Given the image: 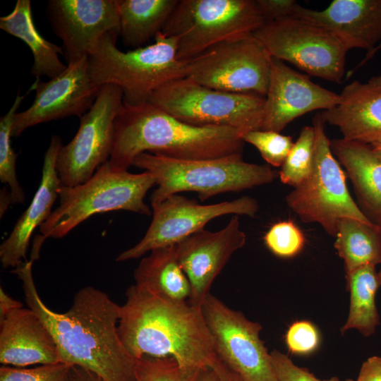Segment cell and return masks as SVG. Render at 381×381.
I'll return each instance as SVG.
<instances>
[{
  "instance_id": "d6986e66",
  "label": "cell",
  "mask_w": 381,
  "mask_h": 381,
  "mask_svg": "<svg viewBox=\"0 0 381 381\" xmlns=\"http://www.w3.org/2000/svg\"><path fill=\"white\" fill-rule=\"evenodd\" d=\"M292 16L325 28L347 51L357 48L370 52L381 41V0H334L321 11L298 4Z\"/></svg>"
},
{
  "instance_id": "277c9868",
  "label": "cell",
  "mask_w": 381,
  "mask_h": 381,
  "mask_svg": "<svg viewBox=\"0 0 381 381\" xmlns=\"http://www.w3.org/2000/svg\"><path fill=\"white\" fill-rule=\"evenodd\" d=\"M117 34H106L88 57L90 73L98 86L114 85L123 95V104L138 106L166 83L186 77V61L177 58V38L159 32L152 44L122 52Z\"/></svg>"
},
{
  "instance_id": "4fadbf2b",
  "label": "cell",
  "mask_w": 381,
  "mask_h": 381,
  "mask_svg": "<svg viewBox=\"0 0 381 381\" xmlns=\"http://www.w3.org/2000/svg\"><path fill=\"white\" fill-rule=\"evenodd\" d=\"M218 358L243 381H278L262 326L211 294L200 307Z\"/></svg>"
},
{
  "instance_id": "60d3db41",
  "label": "cell",
  "mask_w": 381,
  "mask_h": 381,
  "mask_svg": "<svg viewBox=\"0 0 381 381\" xmlns=\"http://www.w3.org/2000/svg\"><path fill=\"white\" fill-rule=\"evenodd\" d=\"M212 368L217 373L220 381H243L236 373L226 367L219 358L214 362Z\"/></svg>"
},
{
  "instance_id": "7a4b0ae2",
  "label": "cell",
  "mask_w": 381,
  "mask_h": 381,
  "mask_svg": "<svg viewBox=\"0 0 381 381\" xmlns=\"http://www.w3.org/2000/svg\"><path fill=\"white\" fill-rule=\"evenodd\" d=\"M126 295L118 332L135 359L172 358L185 368H212L218 357L200 308L160 298L135 284Z\"/></svg>"
},
{
  "instance_id": "f546056e",
  "label": "cell",
  "mask_w": 381,
  "mask_h": 381,
  "mask_svg": "<svg viewBox=\"0 0 381 381\" xmlns=\"http://www.w3.org/2000/svg\"><path fill=\"white\" fill-rule=\"evenodd\" d=\"M315 149L313 126H304L279 171L280 181L296 188L311 174Z\"/></svg>"
},
{
  "instance_id": "f35d334b",
  "label": "cell",
  "mask_w": 381,
  "mask_h": 381,
  "mask_svg": "<svg viewBox=\"0 0 381 381\" xmlns=\"http://www.w3.org/2000/svg\"><path fill=\"white\" fill-rule=\"evenodd\" d=\"M21 302L11 298L2 287L0 288V322L13 310L23 308Z\"/></svg>"
},
{
  "instance_id": "c3c4849f",
  "label": "cell",
  "mask_w": 381,
  "mask_h": 381,
  "mask_svg": "<svg viewBox=\"0 0 381 381\" xmlns=\"http://www.w3.org/2000/svg\"><path fill=\"white\" fill-rule=\"evenodd\" d=\"M377 277L380 286H381V270L377 272Z\"/></svg>"
},
{
  "instance_id": "603a6c76",
  "label": "cell",
  "mask_w": 381,
  "mask_h": 381,
  "mask_svg": "<svg viewBox=\"0 0 381 381\" xmlns=\"http://www.w3.org/2000/svg\"><path fill=\"white\" fill-rule=\"evenodd\" d=\"M332 153L345 168L358 205L375 224L381 222V160L368 145L341 139L330 140Z\"/></svg>"
},
{
  "instance_id": "d590c367",
  "label": "cell",
  "mask_w": 381,
  "mask_h": 381,
  "mask_svg": "<svg viewBox=\"0 0 381 381\" xmlns=\"http://www.w3.org/2000/svg\"><path fill=\"white\" fill-rule=\"evenodd\" d=\"M270 356L278 381H322L277 350H273Z\"/></svg>"
},
{
  "instance_id": "8fae6325",
  "label": "cell",
  "mask_w": 381,
  "mask_h": 381,
  "mask_svg": "<svg viewBox=\"0 0 381 381\" xmlns=\"http://www.w3.org/2000/svg\"><path fill=\"white\" fill-rule=\"evenodd\" d=\"M253 35L272 58L330 82L341 83L344 78L347 49L313 22L290 16L265 23Z\"/></svg>"
},
{
  "instance_id": "8d00e7d4",
  "label": "cell",
  "mask_w": 381,
  "mask_h": 381,
  "mask_svg": "<svg viewBox=\"0 0 381 381\" xmlns=\"http://www.w3.org/2000/svg\"><path fill=\"white\" fill-rule=\"evenodd\" d=\"M265 23L292 16L298 3L294 0H256Z\"/></svg>"
},
{
  "instance_id": "e575fe53",
  "label": "cell",
  "mask_w": 381,
  "mask_h": 381,
  "mask_svg": "<svg viewBox=\"0 0 381 381\" xmlns=\"http://www.w3.org/2000/svg\"><path fill=\"white\" fill-rule=\"evenodd\" d=\"M285 339L292 353L308 354L317 349L319 344V334L311 322L298 321L289 327Z\"/></svg>"
},
{
  "instance_id": "ffe728a7",
  "label": "cell",
  "mask_w": 381,
  "mask_h": 381,
  "mask_svg": "<svg viewBox=\"0 0 381 381\" xmlns=\"http://www.w3.org/2000/svg\"><path fill=\"white\" fill-rule=\"evenodd\" d=\"M339 97L338 104L320 112L325 123L338 127L345 140L370 146L381 143V74L351 82Z\"/></svg>"
},
{
  "instance_id": "1f68e13d",
  "label": "cell",
  "mask_w": 381,
  "mask_h": 381,
  "mask_svg": "<svg viewBox=\"0 0 381 381\" xmlns=\"http://www.w3.org/2000/svg\"><path fill=\"white\" fill-rule=\"evenodd\" d=\"M243 140L255 146L262 158L276 167L282 166L294 145L291 136L261 129L245 133Z\"/></svg>"
},
{
  "instance_id": "9a60e30c",
  "label": "cell",
  "mask_w": 381,
  "mask_h": 381,
  "mask_svg": "<svg viewBox=\"0 0 381 381\" xmlns=\"http://www.w3.org/2000/svg\"><path fill=\"white\" fill-rule=\"evenodd\" d=\"M100 87L92 79L88 57L68 63L63 72L49 81L37 78L29 90L35 92L34 102L26 110L16 114L12 136H19L40 123L71 116L81 117L93 105Z\"/></svg>"
},
{
  "instance_id": "d4e9b609",
  "label": "cell",
  "mask_w": 381,
  "mask_h": 381,
  "mask_svg": "<svg viewBox=\"0 0 381 381\" xmlns=\"http://www.w3.org/2000/svg\"><path fill=\"white\" fill-rule=\"evenodd\" d=\"M0 28L28 46L34 58L31 73L36 78L44 75L52 79L66 68L59 56L64 54L62 47L47 41L37 30L30 0H18L13 10L0 18Z\"/></svg>"
},
{
  "instance_id": "ba28073f",
  "label": "cell",
  "mask_w": 381,
  "mask_h": 381,
  "mask_svg": "<svg viewBox=\"0 0 381 381\" xmlns=\"http://www.w3.org/2000/svg\"><path fill=\"white\" fill-rule=\"evenodd\" d=\"M325 126L319 112L313 120L315 149L311 174L286 196L287 205L303 222L318 223L334 237L342 218L377 225L367 218L351 196L345 172L332 152Z\"/></svg>"
},
{
  "instance_id": "ab89813d",
  "label": "cell",
  "mask_w": 381,
  "mask_h": 381,
  "mask_svg": "<svg viewBox=\"0 0 381 381\" xmlns=\"http://www.w3.org/2000/svg\"><path fill=\"white\" fill-rule=\"evenodd\" d=\"M66 381H104L95 373L78 365L71 366Z\"/></svg>"
},
{
  "instance_id": "83f0119b",
  "label": "cell",
  "mask_w": 381,
  "mask_h": 381,
  "mask_svg": "<svg viewBox=\"0 0 381 381\" xmlns=\"http://www.w3.org/2000/svg\"><path fill=\"white\" fill-rule=\"evenodd\" d=\"M346 274L350 291V307L341 332L356 329L363 335L370 336L380 323L375 305V294L380 284L375 266H362Z\"/></svg>"
},
{
  "instance_id": "f1b7e54d",
  "label": "cell",
  "mask_w": 381,
  "mask_h": 381,
  "mask_svg": "<svg viewBox=\"0 0 381 381\" xmlns=\"http://www.w3.org/2000/svg\"><path fill=\"white\" fill-rule=\"evenodd\" d=\"M25 96L18 94L8 110L0 119V181L6 185L12 203L23 204L25 199V193L18 181L16 169V158L11 145L12 126L17 110Z\"/></svg>"
},
{
  "instance_id": "b9f144b4",
  "label": "cell",
  "mask_w": 381,
  "mask_h": 381,
  "mask_svg": "<svg viewBox=\"0 0 381 381\" xmlns=\"http://www.w3.org/2000/svg\"><path fill=\"white\" fill-rule=\"evenodd\" d=\"M1 207H0V214L1 218L6 212L10 203H12L11 196L8 188H4L1 190Z\"/></svg>"
},
{
  "instance_id": "5b68a950",
  "label": "cell",
  "mask_w": 381,
  "mask_h": 381,
  "mask_svg": "<svg viewBox=\"0 0 381 381\" xmlns=\"http://www.w3.org/2000/svg\"><path fill=\"white\" fill-rule=\"evenodd\" d=\"M156 185L147 171L133 174L104 163L83 184L59 190V205L40 226L41 235L34 244L41 247L47 238H61L91 216L114 210H126L150 215L152 210L145 202L148 190Z\"/></svg>"
},
{
  "instance_id": "52a82bcc",
  "label": "cell",
  "mask_w": 381,
  "mask_h": 381,
  "mask_svg": "<svg viewBox=\"0 0 381 381\" xmlns=\"http://www.w3.org/2000/svg\"><path fill=\"white\" fill-rule=\"evenodd\" d=\"M265 20L253 0H181L162 30L177 38V58L187 61L222 43L253 34Z\"/></svg>"
},
{
  "instance_id": "8992f818",
  "label": "cell",
  "mask_w": 381,
  "mask_h": 381,
  "mask_svg": "<svg viewBox=\"0 0 381 381\" xmlns=\"http://www.w3.org/2000/svg\"><path fill=\"white\" fill-rule=\"evenodd\" d=\"M133 165L151 174L157 188L151 205L184 191L197 192L201 201L227 192H238L272 183L277 171L267 165L245 162L242 154L205 159H180L143 152Z\"/></svg>"
},
{
  "instance_id": "7402d4cb",
  "label": "cell",
  "mask_w": 381,
  "mask_h": 381,
  "mask_svg": "<svg viewBox=\"0 0 381 381\" xmlns=\"http://www.w3.org/2000/svg\"><path fill=\"white\" fill-rule=\"evenodd\" d=\"M59 356L50 331L30 308H18L0 322V363L26 368L59 363Z\"/></svg>"
},
{
  "instance_id": "6da1fadb",
  "label": "cell",
  "mask_w": 381,
  "mask_h": 381,
  "mask_svg": "<svg viewBox=\"0 0 381 381\" xmlns=\"http://www.w3.org/2000/svg\"><path fill=\"white\" fill-rule=\"evenodd\" d=\"M34 260L11 271L23 282L25 302L46 325L57 346L59 361L92 371L104 381H136L135 360L118 332L121 306L104 292L85 286L64 313L50 310L40 298L32 276Z\"/></svg>"
},
{
  "instance_id": "7bdbcfd3",
  "label": "cell",
  "mask_w": 381,
  "mask_h": 381,
  "mask_svg": "<svg viewBox=\"0 0 381 381\" xmlns=\"http://www.w3.org/2000/svg\"><path fill=\"white\" fill-rule=\"evenodd\" d=\"M198 381H220V380L213 368H208L200 372Z\"/></svg>"
},
{
  "instance_id": "44dd1931",
  "label": "cell",
  "mask_w": 381,
  "mask_h": 381,
  "mask_svg": "<svg viewBox=\"0 0 381 381\" xmlns=\"http://www.w3.org/2000/svg\"><path fill=\"white\" fill-rule=\"evenodd\" d=\"M62 147L61 139L53 135L45 152L40 186L28 208L16 222L10 235L0 246V260L4 268H16L26 260L31 236L35 229L51 216L61 186L56 159Z\"/></svg>"
},
{
  "instance_id": "9c48e42d",
  "label": "cell",
  "mask_w": 381,
  "mask_h": 381,
  "mask_svg": "<svg viewBox=\"0 0 381 381\" xmlns=\"http://www.w3.org/2000/svg\"><path fill=\"white\" fill-rule=\"evenodd\" d=\"M147 102L188 124L246 133L261 129L265 97L215 90L185 77L162 85Z\"/></svg>"
},
{
  "instance_id": "e0dca14e",
  "label": "cell",
  "mask_w": 381,
  "mask_h": 381,
  "mask_svg": "<svg viewBox=\"0 0 381 381\" xmlns=\"http://www.w3.org/2000/svg\"><path fill=\"white\" fill-rule=\"evenodd\" d=\"M246 242L238 216L234 215L219 231L202 229L176 243L178 260L190 285V305L200 308L215 278Z\"/></svg>"
},
{
  "instance_id": "5bb4252c",
  "label": "cell",
  "mask_w": 381,
  "mask_h": 381,
  "mask_svg": "<svg viewBox=\"0 0 381 381\" xmlns=\"http://www.w3.org/2000/svg\"><path fill=\"white\" fill-rule=\"evenodd\" d=\"M151 207L152 219L145 234L134 246L121 253L116 261L138 259L154 249L176 244L218 217L234 214L253 217L259 210L258 201L249 196L201 205L179 194Z\"/></svg>"
},
{
  "instance_id": "2e32d148",
  "label": "cell",
  "mask_w": 381,
  "mask_h": 381,
  "mask_svg": "<svg viewBox=\"0 0 381 381\" xmlns=\"http://www.w3.org/2000/svg\"><path fill=\"white\" fill-rule=\"evenodd\" d=\"M47 15L68 64L89 57L106 34L120 32L116 0H50Z\"/></svg>"
},
{
  "instance_id": "7dc6e473",
  "label": "cell",
  "mask_w": 381,
  "mask_h": 381,
  "mask_svg": "<svg viewBox=\"0 0 381 381\" xmlns=\"http://www.w3.org/2000/svg\"><path fill=\"white\" fill-rule=\"evenodd\" d=\"M378 234H379V238H380V245H381V222L378 224Z\"/></svg>"
},
{
  "instance_id": "3957f363",
  "label": "cell",
  "mask_w": 381,
  "mask_h": 381,
  "mask_svg": "<svg viewBox=\"0 0 381 381\" xmlns=\"http://www.w3.org/2000/svg\"><path fill=\"white\" fill-rule=\"evenodd\" d=\"M245 133L226 126L185 123L149 102L123 107L114 122L109 164L128 170L140 154L205 159L242 154Z\"/></svg>"
},
{
  "instance_id": "74e56055",
  "label": "cell",
  "mask_w": 381,
  "mask_h": 381,
  "mask_svg": "<svg viewBox=\"0 0 381 381\" xmlns=\"http://www.w3.org/2000/svg\"><path fill=\"white\" fill-rule=\"evenodd\" d=\"M356 381H381V357L373 356L365 361Z\"/></svg>"
},
{
  "instance_id": "30bf717a",
  "label": "cell",
  "mask_w": 381,
  "mask_h": 381,
  "mask_svg": "<svg viewBox=\"0 0 381 381\" xmlns=\"http://www.w3.org/2000/svg\"><path fill=\"white\" fill-rule=\"evenodd\" d=\"M272 59L251 34L219 43L186 61V77L215 90L265 97Z\"/></svg>"
},
{
  "instance_id": "484cf974",
  "label": "cell",
  "mask_w": 381,
  "mask_h": 381,
  "mask_svg": "<svg viewBox=\"0 0 381 381\" xmlns=\"http://www.w3.org/2000/svg\"><path fill=\"white\" fill-rule=\"evenodd\" d=\"M120 32L126 46L143 47L161 32L178 0H116Z\"/></svg>"
},
{
  "instance_id": "836d02e7",
  "label": "cell",
  "mask_w": 381,
  "mask_h": 381,
  "mask_svg": "<svg viewBox=\"0 0 381 381\" xmlns=\"http://www.w3.org/2000/svg\"><path fill=\"white\" fill-rule=\"evenodd\" d=\"M71 367L61 362L33 368L2 365L0 381H66Z\"/></svg>"
},
{
  "instance_id": "4316f807",
  "label": "cell",
  "mask_w": 381,
  "mask_h": 381,
  "mask_svg": "<svg viewBox=\"0 0 381 381\" xmlns=\"http://www.w3.org/2000/svg\"><path fill=\"white\" fill-rule=\"evenodd\" d=\"M334 248L344 262L346 273L365 265L381 264L378 225L351 218L339 220Z\"/></svg>"
},
{
  "instance_id": "ee69618b",
  "label": "cell",
  "mask_w": 381,
  "mask_h": 381,
  "mask_svg": "<svg viewBox=\"0 0 381 381\" xmlns=\"http://www.w3.org/2000/svg\"><path fill=\"white\" fill-rule=\"evenodd\" d=\"M380 49L381 41L380 42L379 44L377 45L374 49H373L370 52H368L364 59L354 68L347 73V78H349V76L351 75L358 68H359L361 66L364 65L368 60L373 58L374 54Z\"/></svg>"
},
{
  "instance_id": "bcb514c9",
  "label": "cell",
  "mask_w": 381,
  "mask_h": 381,
  "mask_svg": "<svg viewBox=\"0 0 381 381\" xmlns=\"http://www.w3.org/2000/svg\"><path fill=\"white\" fill-rule=\"evenodd\" d=\"M324 381H340V380L338 377H331V378H329L328 380H325ZM346 381H354V380H351V379H348Z\"/></svg>"
},
{
  "instance_id": "4dcf8cb0",
  "label": "cell",
  "mask_w": 381,
  "mask_h": 381,
  "mask_svg": "<svg viewBox=\"0 0 381 381\" xmlns=\"http://www.w3.org/2000/svg\"><path fill=\"white\" fill-rule=\"evenodd\" d=\"M201 371L183 368L172 358L143 356L135 365L136 381H198Z\"/></svg>"
},
{
  "instance_id": "7c38bea8",
  "label": "cell",
  "mask_w": 381,
  "mask_h": 381,
  "mask_svg": "<svg viewBox=\"0 0 381 381\" xmlns=\"http://www.w3.org/2000/svg\"><path fill=\"white\" fill-rule=\"evenodd\" d=\"M123 107V95L119 87H100L92 107L80 117L75 136L59 152L56 167L61 186L84 183L109 160L115 119Z\"/></svg>"
},
{
  "instance_id": "cb8c5ba5",
  "label": "cell",
  "mask_w": 381,
  "mask_h": 381,
  "mask_svg": "<svg viewBox=\"0 0 381 381\" xmlns=\"http://www.w3.org/2000/svg\"><path fill=\"white\" fill-rule=\"evenodd\" d=\"M133 277L136 286L160 298L176 302L189 299L190 285L178 260L176 244L151 250Z\"/></svg>"
},
{
  "instance_id": "d6a6232c",
  "label": "cell",
  "mask_w": 381,
  "mask_h": 381,
  "mask_svg": "<svg viewBox=\"0 0 381 381\" xmlns=\"http://www.w3.org/2000/svg\"><path fill=\"white\" fill-rule=\"evenodd\" d=\"M270 250L281 258H291L303 248L305 236L292 221H282L272 225L264 236Z\"/></svg>"
},
{
  "instance_id": "ac0fdd59",
  "label": "cell",
  "mask_w": 381,
  "mask_h": 381,
  "mask_svg": "<svg viewBox=\"0 0 381 381\" xmlns=\"http://www.w3.org/2000/svg\"><path fill=\"white\" fill-rule=\"evenodd\" d=\"M339 100V94L272 58L261 130L280 133L295 119L315 110L331 109Z\"/></svg>"
},
{
  "instance_id": "f6af8a7d",
  "label": "cell",
  "mask_w": 381,
  "mask_h": 381,
  "mask_svg": "<svg viewBox=\"0 0 381 381\" xmlns=\"http://www.w3.org/2000/svg\"><path fill=\"white\" fill-rule=\"evenodd\" d=\"M370 147L376 156L381 160V143L371 145Z\"/></svg>"
}]
</instances>
